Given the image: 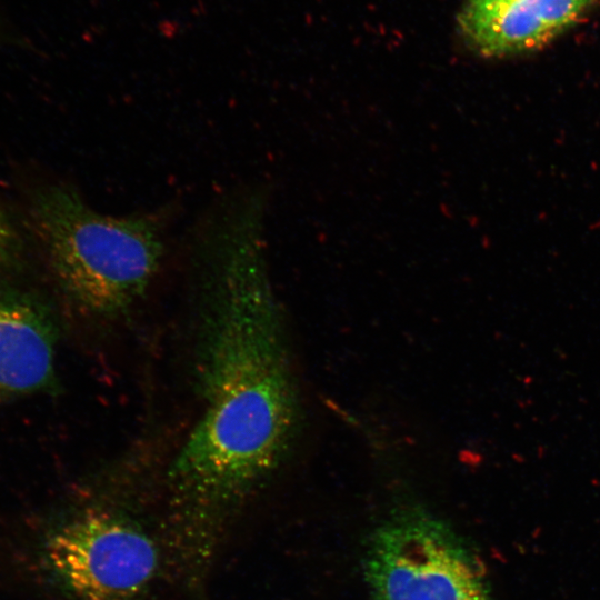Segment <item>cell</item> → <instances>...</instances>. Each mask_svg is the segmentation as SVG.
Returning <instances> with one entry per match:
<instances>
[{"instance_id":"6da1fadb","label":"cell","mask_w":600,"mask_h":600,"mask_svg":"<svg viewBox=\"0 0 600 600\" xmlns=\"http://www.w3.org/2000/svg\"><path fill=\"white\" fill-rule=\"evenodd\" d=\"M262 201L236 194L193 242L204 298L200 412L168 470L171 501L192 529H211L281 466L300 402L262 246Z\"/></svg>"},{"instance_id":"7a4b0ae2","label":"cell","mask_w":600,"mask_h":600,"mask_svg":"<svg viewBox=\"0 0 600 600\" xmlns=\"http://www.w3.org/2000/svg\"><path fill=\"white\" fill-rule=\"evenodd\" d=\"M34 219L58 282L94 316L127 312L160 269L164 239L156 218L99 212L73 189L54 186L40 193Z\"/></svg>"},{"instance_id":"3957f363","label":"cell","mask_w":600,"mask_h":600,"mask_svg":"<svg viewBox=\"0 0 600 600\" xmlns=\"http://www.w3.org/2000/svg\"><path fill=\"white\" fill-rule=\"evenodd\" d=\"M364 569L372 600H491L472 551L421 508L396 510L376 530Z\"/></svg>"},{"instance_id":"277c9868","label":"cell","mask_w":600,"mask_h":600,"mask_svg":"<svg viewBox=\"0 0 600 600\" xmlns=\"http://www.w3.org/2000/svg\"><path fill=\"white\" fill-rule=\"evenodd\" d=\"M47 558L61 584L79 600H139L159 569L154 540L116 511L89 508L60 524Z\"/></svg>"},{"instance_id":"5b68a950","label":"cell","mask_w":600,"mask_h":600,"mask_svg":"<svg viewBox=\"0 0 600 600\" xmlns=\"http://www.w3.org/2000/svg\"><path fill=\"white\" fill-rule=\"evenodd\" d=\"M596 0H468L458 23L468 46L500 58L546 46L579 21Z\"/></svg>"},{"instance_id":"8992f818","label":"cell","mask_w":600,"mask_h":600,"mask_svg":"<svg viewBox=\"0 0 600 600\" xmlns=\"http://www.w3.org/2000/svg\"><path fill=\"white\" fill-rule=\"evenodd\" d=\"M54 331L34 304L0 299V400L33 392L53 376Z\"/></svg>"},{"instance_id":"52a82bcc","label":"cell","mask_w":600,"mask_h":600,"mask_svg":"<svg viewBox=\"0 0 600 600\" xmlns=\"http://www.w3.org/2000/svg\"><path fill=\"white\" fill-rule=\"evenodd\" d=\"M11 228L3 212L0 210V259L7 252L11 243Z\"/></svg>"}]
</instances>
